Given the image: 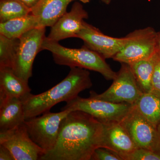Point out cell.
<instances>
[{
  "label": "cell",
  "instance_id": "obj_15",
  "mask_svg": "<svg viewBox=\"0 0 160 160\" xmlns=\"http://www.w3.org/2000/svg\"><path fill=\"white\" fill-rule=\"evenodd\" d=\"M70 0H40L31 9L39 27H52L66 12Z\"/></svg>",
  "mask_w": 160,
  "mask_h": 160
},
{
  "label": "cell",
  "instance_id": "obj_17",
  "mask_svg": "<svg viewBox=\"0 0 160 160\" xmlns=\"http://www.w3.org/2000/svg\"><path fill=\"white\" fill-rule=\"evenodd\" d=\"M134 106L138 111L156 127L160 123V92L152 89L142 93Z\"/></svg>",
  "mask_w": 160,
  "mask_h": 160
},
{
  "label": "cell",
  "instance_id": "obj_2",
  "mask_svg": "<svg viewBox=\"0 0 160 160\" xmlns=\"http://www.w3.org/2000/svg\"><path fill=\"white\" fill-rule=\"evenodd\" d=\"M92 86L87 69L70 68L65 78L46 92L37 95L29 94L22 100L26 120L48 112L61 102H67L78 96L81 92Z\"/></svg>",
  "mask_w": 160,
  "mask_h": 160
},
{
  "label": "cell",
  "instance_id": "obj_22",
  "mask_svg": "<svg viewBox=\"0 0 160 160\" xmlns=\"http://www.w3.org/2000/svg\"><path fill=\"white\" fill-rule=\"evenodd\" d=\"M123 160H160V155L155 152L146 149L138 147L123 157Z\"/></svg>",
  "mask_w": 160,
  "mask_h": 160
},
{
  "label": "cell",
  "instance_id": "obj_23",
  "mask_svg": "<svg viewBox=\"0 0 160 160\" xmlns=\"http://www.w3.org/2000/svg\"><path fill=\"white\" fill-rule=\"evenodd\" d=\"M91 160H123L117 153L107 148L99 147L93 152Z\"/></svg>",
  "mask_w": 160,
  "mask_h": 160
},
{
  "label": "cell",
  "instance_id": "obj_27",
  "mask_svg": "<svg viewBox=\"0 0 160 160\" xmlns=\"http://www.w3.org/2000/svg\"><path fill=\"white\" fill-rule=\"evenodd\" d=\"M157 139L155 152L160 155V123L157 126Z\"/></svg>",
  "mask_w": 160,
  "mask_h": 160
},
{
  "label": "cell",
  "instance_id": "obj_21",
  "mask_svg": "<svg viewBox=\"0 0 160 160\" xmlns=\"http://www.w3.org/2000/svg\"><path fill=\"white\" fill-rule=\"evenodd\" d=\"M19 42V38H9L0 34V67L12 69Z\"/></svg>",
  "mask_w": 160,
  "mask_h": 160
},
{
  "label": "cell",
  "instance_id": "obj_20",
  "mask_svg": "<svg viewBox=\"0 0 160 160\" xmlns=\"http://www.w3.org/2000/svg\"><path fill=\"white\" fill-rule=\"evenodd\" d=\"M31 13V9L19 0H1L0 22L24 16Z\"/></svg>",
  "mask_w": 160,
  "mask_h": 160
},
{
  "label": "cell",
  "instance_id": "obj_12",
  "mask_svg": "<svg viewBox=\"0 0 160 160\" xmlns=\"http://www.w3.org/2000/svg\"><path fill=\"white\" fill-rule=\"evenodd\" d=\"M88 18V13L78 2L72 5L71 10L66 12L52 26L46 39L58 42L70 38H76L82 28L84 19Z\"/></svg>",
  "mask_w": 160,
  "mask_h": 160
},
{
  "label": "cell",
  "instance_id": "obj_28",
  "mask_svg": "<svg viewBox=\"0 0 160 160\" xmlns=\"http://www.w3.org/2000/svg\"><path fill=\"white\" fill-rule=\"evenodd\" d=\"M156 49L160 52V32H157V35Z\"/></svg>",
  "mask_w": 160,
  "mask_h": 160
},
{
  "label": "cell",
  "instance_id": "obj_24",
  "mask_svg": "<svg viewBox=\"0 0 160 160\" xmlns=\"http://www.w3.org/2000/svg\"><path fill=\"white\" fill-rule=\"evenodd\" d=\"M152 89L160 92V52L156 49L154 54V64L152 78Z\"/></svg>",
  "mask_w": 160,
  "mask_h": 160
},
{
  "label": "cell",
  "instance_id": "obj_30",
  "mask_svg": "<svg viewBox=\"0 0 160 160\" xmlns=\"http://www.w3.org/2000/svg\"><path fill=\"white\" fill-rule=\"evenodd\" d=\"M70 1L72 2V0H70ZM80 1H81V2H82L84 3H87L90 2V0H80Z\"/></svg>",
  "mask_w": 160,
  "mask_h": 160
},
{
  "label": "cell",
  "instance_id": "obj_4",
  "mask_svg": "<svg viewBox=\"0 0 160 160\" xmlns=\"http://www.w3.org/2000/svg\"><path fill=\"white\" fill-rule=\"evenodd\" d=\"M66 103L62 110L84 112L102 123L121 122L132 106L128 103H112L90 97L86 98L78 96Z\"/></svg>",
  "mask_w": 160,
  "mask_h": 160
},
{
  "label": "cell",
  "instance_id": "obj_18",
  "mask_svg": "<svg viewBox=\"0 0 160 160\" xmlns=\"http://www.w3.org/2000/svg\"><path fill=\"white\" fill-rule=\"evenodd\" d=\"M39 27L37 18L30 13L0 23V34L9 38H19L26 32Z\"/></svg>",
  "mask_w": 160,
  "mask_h": 160
},
{
  "label": "cell",
  "instance_id": "obj_1",
  "mask_svg": "<svg viewBox=\"0 0 160 160\" xmlns=\"http://www.w3.org/2000/svg\"><path fill=\"white\" fill-rule=\"evenodd\" d=\"M103 124L86 112H70L61 122L54 148L41 160H91L101 147Z\"/></svg>",
  "mask_w": 160,
  "mask_h": 160
},
{
  "label": "cell",
  "instance_id": "obj_29",
  "mask_svg": "<svg viewBox=\"0 0 160 160\" xmlns=\"http://www.w3.org/2000/svg\"><path fill=\"white\" fill-rule=\"evenodd\" d=\"M103 2L106 3V4H109L111 2V0H101Z\"/></svg>",
  "mask_w": 160,
  "mask_h": 160
},
{
  "label": "cell",
  "instance_id": "obj_14",
  "mask_svg": "<svg viewBox=\"0 0 160 160\" xmlns=\"http://www.w3.org/2000/svg\"><path fill=\"white\" fill-rule=\"evenodd\" d=\"M31 91L28 82L16 75L11 68L0 67V101L9 98L22 100Z\"/></svg>",
  "mask_w": 160,
  "mask_h": 160
},
{
  "label": "cell",
  "instance_id": "obj_9",
  "mask_svg": "<svg viewBox=\"0 0 160 160\" xmlns=\"http://www.w3.org/2000/svg\"><path fill=\"white\" fill-rule=\"evenodd\" d=\"M0 145L11 152L15 160H37L46 152L29 137L25 123L16 128L0 132Z\"/></svg>",
  "mask_w": 160,
  "mask_h": 160
},
{
  "label": "cell",
  "instance_id": "obj_7",
  "mask_svg": "<svg viewBox=\"0 0 160 160\" xmlns=\"http://www.w3.org/2000/svg\"><path fill=\"white\" fill-rule=\"evenodd\" d=\"M46 27H38L27 32L19 38L12 69L18 77L28 82L32 76V65L45 37Z\"/></svg>",
  "mask_w": 160,
  "mask_h": 160
},
{
  "label": "cell",
  "instance_id": "obj_6",
  "mask_svg": "<svg viewBox=\"0 0 160 160\" xmlns=\"http://www.w3.org/2000/svg\"><path fill=\"white\" fill-rule=\"evenodd\" d=\"M157 32L151 27L137 29L127 35L128 40L112 58L121 63L129 64L152 57L156 51Z\"/></svg>",
  "mask_w": 160,
  "mask_h": 160
},
{
  "label": "cell",
  "instance_id": "obj_13",
  "mask_svg": "<svg viewBox=\"0 0 160 160\" xmlns=\"http://www.w3.org/2000/svg\"><path fill=\"white\" fill-rule=\"evenodd\" d=\"M102 124L103 134L100 147L114 152L122 159L123 157L138 148L121 122Z\"/></svg>",
  "mask_w": 160,
  "mask_h": 160
},
{
  "label": "cell",
  "instance_id": "obj_10",
  "mask_svg": "<svg viewBox=\"0 0 160 160\" xmlns=\"http://www.w3.org/2000/svg\"><path fill=\"white\" fill-rule=\"evenodd\" d=\"M121 122L138 147L155 152L157 127L146 119L134 105Z\"/></svg>",
  "mask_w": 160,
  "mask_h": 160
},
{
  "label": "cell",
  "instance_id": "obj_11",
  "mask_svg": "<svg viewBox=\"0 0 160 160\" xmlns=\"http://www.w3.org/2000/svg\"><path fill=\"white\" fill-rule=\"evenodd\" d=\"M76 38L82 40L84 46L97 52L105 59L114 57L128 40L127 36L116 38L106 35L86 22Z\"/></svg>",
  "mask_w": 160,
  "mask_h": 160
},
{
  "label": "cell",
  "instance_id": "obj_26",
  "mask_svg": "<svg viewBox=\"0 0 160 160\" xmlns=\"http://www.w3.org/2000/svg\"><path fill=\"white\" fill-rule=\"evenodd\" d=\"M24 5L31 9L40 0H19Z\"/></svg>",
  "mask_w": 160,
  "mask_h": 160
},
{
  "label": "cell",
  "instance_id": "obj_16",
  "mask_svg": "<svg viewBox=\"0 0 160 160\" xmlns=\"http://www.w3.org/2000/svg\"><path fill=\"white\" fill-rule=\"evenodd\" d=\"M25 120L21 99L9 98L0 101V132L16 128L25 122Z\"/></svg>",
  "mask_w": 160,
  "mask_h": 160
},
{
  "label": "cell",
  "instance_id": "obj_3",
  "mask_svg": "<svg viewBox=\"0 0 160 160\" xmlns=\"http://www.w3.org/2000/svg\"><path fill=\"white\" fill-rule=\"evenodd\" d=\"M42 49L50 52L55 62L60 66H69L70 68L79 67L97 72L107 80H113L117 74L102 56L85 46L79 49L68 48L58 42L49 41L46 37Z\"/></svg>",
  "mask_w": 160,
  "mask_h": 160
},
{
  "label": "cell",
  "instance_id": "obj_19",
  "mask_svg": "<svg viewBox=\"0 0 160 160\" xmlns=\"http://www.w3.org/2000/svg\"><path fill=\"white\" fill-rule=\"evenodd\" d=\"M154 54L149 59L140 60L129 65L138 86L143 93L148 92L152 89Z\"/></svg>",
  "mask_w": 160,
  "mask_h": 160
},
{
  "label": "cell",
  "instance_id": "obj_25",
  "mask_svg": "<svg viewBox=\"0 0 160 160\" xmlns=\"http://www.w3.org/2000/svg\"><path fill=\"white\" fill-rule=\"evenodd\" d=\"M0 160H15L11 152L2 145H0Z\"/></svg>",
  "mask_w": 160,
  "mask_h": 160
},
{
  "label": "cell",
  "instance_id": "obj_8",
  "mask_svg": "<svg viewBox=\"0 0 160 160\" xmlns=\"http://www.w3.org/2000/svg\"><path fill=\"white\" fill-rule=\"evenodd\" d=\"M121 64V68L111 86L100 94L90 92V97L110 102L134 105L143 92L138 86L129 65Z\"/></svg>",
  "mask_w": 160,
  "mask_h": 160
},
{
  "label": "cell",
  "instance_id": "obj_5",
  "mask_svg": "<svg viewBox=\"0 0 160 160\" xmlns=\"http://www.w3.org/2000/svg\"><path fill=\"white\" fill-rule=\"evenodd\" d=\"M71 111L63 110L58 112H48L41 116L25 120L24 123L29 137L46 153L54 148L58 137L61 122Z\"/></svg>",
  "mask_w": 160,
  "mask_h": 160
}]
</instances>
